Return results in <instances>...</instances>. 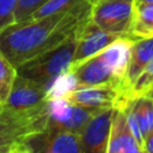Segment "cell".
I'll return each instance as SVG.
<instances>
[{"label": "cell", "instance_id": "cell-1", "mask_svg": "<svg viewBox=\"0 0 153 153\" xmlns=\"http://www.w3.org/2000/svg\"><path fill=\"white\" fill-rule=\"evenodd\" d=\"M91 7L87 0H79L65 12L13 23L0 31V51L17 68L76 32L90 19Z\"/></svg>", "mask_w": 153, "mask_h": 153}, {"label": "cell", "instance_id": "cell-2", "mask_svg": "<svg viewBox=\"0 0 153 153\" xmlns=\"http://www.w3.org/2000/svg\"><path fill=\"white\" fill-rule=\"evenodd\" d=\"M133 41L131 37H120L102 51L73 67L71 71L78 86L117 84L123 88Z\"/></svg>", "mask_w": 153, "mask_h": 153}, {"label": "cell", "instance_id": "cell-3", "mask_svg": "<svg viewBox=\"0 0 153 153\" xmlns=\"http://www.w3.org/2000/svg\"><path fill=\"white\" fill-rule=\"evenodd\" d=\"M48 123L47 102L31 109H0V153H23L24 141Z\"/></svg>", "mask_w": 153, "mask_h": 153}, {"label": "cell", "instance_id": "cell-4", "mask_svg": "<svg viewBox=\"0 0 153 153\" xmlns=\"http://www.w3.org/2000/svg\"><path fill=\"white\" fill-rule=\"evenodd\" d=\"M80 29V27H79ZM76 32L59 45L32 57L17 67V73L47 86L59 75L71 71L72 60L76 47Z\"/></svg>", "mask_w": 153, "mask_h": 153}, {"label": "cell", "instance_id": "cell-5", "mask_svg": "<svg viewBox=\"0 0 153 153\" xmlns=\"http://www.w3.org/2000/svg\"><path fill=\"white\" fill-rule=\"evenodd\" d=\"M135 7V0H102L92 5L90 19L106 32L130 37Z\"/></svg>", "mask_w": 153, "mask_h": 153}, {"label": "cell", "instance_id": "cell-6", "mask_svg": "<svg viewBox=\"0 0 153 153\" xmlns=\"http://www.w3.org/2000/svg\"><path fill=\"white\" fill-rule=\"evenodd\" d=\"M23 153H82V147L78 133L47 123L24 141Z\"/></svg>", "mask_w": 153, "mask_h": 153}, {"label": "cell", "instance_id": "cell-7", "mask_svg": "<svg viewBox=\"0 0 153 153\" xmlns=\"http://www.w3.org/2000/svg\"><path fill=\"white\" fill-rule=\"evenodd\" d=\"M97 110L99 109L81 106L62 97L47 100L48 124L65 128L78 134Z\"/></svg>", "mask_w": 153, "mask_h": 153}, {"label": "cell", "instance_id": "cell-8", "mask_svg": "<svg viewBox=\"0 0 153 153\" xmlns=\"http://www.w3.org/2000/svg\"><path fill=\"white\" fill-rule=\"evenodd\" d=\"M115 106L97 110L79 131L82 153H106Z\"/></svg>", "mask_w": 153, "mask_h": 153}, {"label": "cell", "instance_id": "cell-9", "mask_svg": "<svg viewBox=\"0 0 153 153\" xmlns=\"http://www.w3.org/2000/svg\"><path fill=\"white\" fill-rule=\"evenodd\" d=\"M120 37L121 36L102 30L91 19H88L78 30L76 47L72 60V68L80 65L85 60L92 57L97 53L102 51L104 48H106L110 43H112Z\"/></svg>", "mask_w": 153, "mask_h": 153}, {"label": "cell", "instance_id": "cell-10", "mask_svg": "<svg viewBox=\"0 0 153 153\" xmlns=\"http://www.w3.org/2000/svg\"><path fill=\"white\" fill-rule=\"evenodd\" d=\"M123 94V88L117 84H100L90 86H78L62 98L86 108L115 106Z\"/></svg>", "mask_w": 153, "mask_h": 153}, {"label": "cell", "instance_id": "cell-11", "mask_svg": "<svg viewBox=\"0 0 153 153\" xmlns=\"http://www.w3.org/2000/svg\"><path fill=\"white\" fill-rule=\"evenodd\" d=\"M47 100V90L43 85L17 73L5 106L11 109H31Z\"/></svg>", "mask_w": 153, "mask_h": 153}, {"label": "cell", "instance_id": "cell-12", "mask_svg": "<svg viewBox=\"0 0 153 153\" xmlns=\"http://www.w3.org/2000/svg\"><path fill=\"white\" fill-rule=\"evenodd\" d=\"M142 148L135 139L129 123L127 121L126 111L117 105L114 109L110 137L106 153H140Z\"/></svg>", "mask_w": 153, "mask_h": 153}, {"label": "cell", "instance_id": "cell-13", "mask_svg": "<svg viewBox=\"0 0 153 153\" xmlns=\"http://www.w3.org/2000/svg\"><path fill=\"white\" fill-rule=\"evenodd\" d=\"M153 61V36L135 38L133 41L129 63L123 79V94L129 90L141 72ZM121 97V98H122Z\"/></svg>", "mask_w": 153, "mask_h": 153}, {"label": "cell", "instance_id": "cell-14", "mask_svg": "<svg viewBox=\"0 0 153 153\" xmlns=\"http://www.w3.org/2000/svg\"><path fill=\"white\" fill-rule=\"evenodd\" d=\"M117 105H122L136 121L141 135L145 137L153 130V97L139 96L122 100Z\"/></svg>", "mask_w": 153, "mask_h": 153}, {"label": "cell", "instance_id": "cell-15", "mask_svg": "<svg viewBox=\"0 0 153 153\" xmlns=\"http://www.w3.org/2000/svg\"><path fill=\"white\" fill-rule=\"evenodd\" d=\"M153 36V4H140L135 7L131 38Z\"/></svg>", "mask_w": 153, "mask_h": 153}, {"label": "cell", "instance_id": "cell-16", "mask_svg": "<svg viewBox=\"0 0 153 153\" xmlns=\"http://www.w3.org/2000/svg\"><path fill=\"white\" fill-rule=\"evenodd\" d=\"M152 93H153V61L141 72V74L136 78V80L126 92V94L120 99V102L139 96H149Z\"/></svg>", "mask_w": 153, "mask_h": 153}, {"label": "cell", "instance_id": "cell-17", "mask_svg": "<svg viewBox=\"0 0 153 153\" xmlns=\"http://www.w3.org/2000/svg\"><path fill=\"white\" fill-rule=\"evenodd\" d=\"M16 76L17 68L0 51V106H5Z\"/></svg>", "mask_w": 153, "mask_h": 153}, {"label": "cell", "instance_id": "cell-18", "mask_svg": "<svg viewBox=\"0 0 153 153\" xmlns=\"http://www.w3.org/2000/svg\"><path fill=\"white\" fill-rule=\"evenodd\" d=\"M79 0H48L43 5H41L29 19H38L43 17H48L51 14H56L60 12H65L74 6Z\"/></svg>", "mask_w": 153, "mask_h": 153}, {"label": "cell", "instance_id": "cell-19", "mask_svg": "<svg viewBox=\"0 0 153 153\" xmlns=\"http://www.w3.org/2000/svg\"><path fill=\"white\" fill-rule=\"evenodd\" d=\"M19 0H0V31L16 23V10Z\"/></svg>", "mask_w": 153, "mask_h": 153}, {"label": "cell", "instance_id": "cell-20", "mask_svg": "<svg viewBox=\"0 0 153 153\" xmlns=\"http://www.w3.org/2000/svg\"><path fill=\"white\" fill-rule=\"evenodd\" d=\"M48 0H19L16 10V23L27 20L31 14Z\"/></svg>", "mask_w": 153, "mask_h": 153}, {"label": "cell", "instance_id": "cell-21", "mask_svg": "<svg viewBox=\"0 0 153 153\" xmlns=\"http://www.w3.org/2000/svg\"><path fill=\"white\" fill-rule=\"evenodd\" d=\"M143 152L146 153H153V130L148 133V135L145 137L143 141Z\"/></svg>", "mask_w": 153, "mask_h": 153}, {"label": "cell", "instance_id": "cell-22", "mask_svg": "<svg viewBox=\"0 0 153 153\" xmlns=\"http://www.w3.org/2000/svg\"><path fill=\"white\" fill-rule=\"evenodd\" d=\"M136 5H140V4H153V0H135Z\"/></svg>", "mask_w": 153, "mask_h": 153}, {"label": "cell", "instance_id": "cell-23", "mask_svg": "<svg viewBox=\"0 0 153 153\" xmlns=\"http://www.w3.org/2000/svg\"><path fill=\"white\" fill-rule=\"evenodd\" d=\"M91 5H93V4H97V2H99V1H102V0H87Z\"/></svg>", "mask_w": 153, "mask_h": 153}, {"label": "cell", "instance_id": "cell-24", "mask_svg": "<svg viewBox=\"0 0 153 153\" xmlns=\"http://www.w3.org/2000/svg\"><path fill=\"white\" fill-rule=\"evenodd\" d=\"M1 108H2V106H0V109H1Z\"/></svg>", "mask_w": 153, "mask_h": 153}]
</instances>
